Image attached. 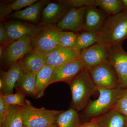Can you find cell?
<instances>
[{
    "label": "cell",
    "instance_id": "2e32d148",
    "mask_svg": "<svg viewBox=\"0 0 127 127\" xmlns=\"http://www.w3.org/2000/svg\"><path fill=\"white\" fill-rule=\"evenodd\" d=\"M79 52L71 48L58 46L47 54L46 65L58 66L71 60L79 58Z\"/></svg>",
    "mask_w": 127,
    "mask_h": 127
},
{
    "label": "cell",
    "instance_id": "6da1fadb",
    "mask_svg": "<svg viewBox=\"0 0 127 127\" xmlns=\"http://www.w3.org/2000/svg\"><path fill=\"white\" fill-rule=\"evenodd\" d=\"M98 33L99 42L109 46L123 43L127 39V9L108 16Z\"/></svg>",
    "mask_w": 127,
    "mask_h": 127
},
{
    "label": "cell",
    "instance_id": "e0dca14e",
    "mask_svg": "<svg viewBox=\"0 0 127 127\" xmlns=\"http://www.w3.org/2000/svg\"><path fill=\"white\" fill-rule=\"evenodd\" d=\"M94 119L97 127H126L127 124L125 116L113 108Z\"/></svg>",
    "mask_w": 127,
    "mask_h": 127
},
{
    "label": "cell",
    "instance_id": "7a4b0ae2",
    "mask_svg": "<svg viewBox=\"0 0 127 127\" xmlns=\"http://www.w3.org/2000/svg\"><path fill=\"white\" fill-rule=\"evenodd\" d=\"M68 84L71 93L73 108L78 112L82 111L86 108L90 97L97 91L88 70L84 68Z\"/></svg>",
    "mask_w": 127,
    "mask_h": 127
},
{
    "label": "cell",
    "instance_id": "d590c367",
    "mask_svg": "<svg viewBox=\"0 0 127 127\" xmlns=\"http://www.w3.org/2000/svg\"><path fill=\"white\" fill-rule=\"evenodd\" d=\"M126 127H127V126H126Z\"/></svg>",
    "mask_w": 127,
    "mask_h": 127
},
{
    "label": "cell",
    "instance_id": "ffe728a7",
    "mask_svg": "<svg viewBox=\"0 0 127 127\" xmlns=\"http://www.w3.org/2000/svg\"><path fill=\"white\" fill-rule=\"evenodd\" d=\"M56 67L46 65L37 73L35 97L40 98L44 95L46 89L50 84Z\"/></svg>",
    "mask_w": 127,
    "mask_h": 127
},
{
    "label": "cell",
    "instance_id": "8d00e7d4",
    "mask_svg": "<svg viewBox=\"0 0 127 127\" xmlns=\"http://www.w3.org/2000/svg\"></svg>",
    "mask_w": 127,
    "mask_h": 127
},
{
    "label": "cell",
    "instance_id": "d6a6232c",
    "mask_svg": "<svg viewBox=\"0 0 127 127\" xmlns=\"http://www.w3.org/2000/svg\"><path fill=\"white\" fill-rule=\"evenodd\" d=\"M79 127H97V126L94 118H92L91 121L80 125Z\"/></svg>",
    "mask_w": 127,
    "mask_h": 127
},
{
    "label": "cell",
    "instance_id": "f546056e",
    "mask_svg": "<svg viewBox=\"0 0 127 127\" xmlns=\"http://www.w3.org/2000/svg\"><path fill=\"white\" fill-rule=\"evenodd\" d=\"M72 7H86L95 6V0H68Z\"/></svg>",
    "mask_w": 127,
    "mask_h": 127
},
{
    "label": "cell",
    "instance_id": "30bf717a",
    "mask_svg": "<svg viewBox=\"0 0 127 127\" xmlns=\"http://www.w3.org/2000/svg\"><path fill=\"white\" fill-rule=\"evenodd\" d=\"M31 39L29 37L23 36L5 47L3 58L9 66L11 67L32 51Z\"/></svg>",
    "mask_w": 127,
    "mask_h": 127
},
{
    "label": "cell",
    "instance_id": "cb8c5ba5",
    "mask_svg": "<svg viewBox=\"0 0 127 127\" xmlns=\"http://www.w3.org/2000/svg\"><path fill=\"white\" fill-rule=\"evenodd\" d=\"M57 124L59 127H79L78 111L73 108L62 111L57 119Z\"/></svg>",
    "mask_w": 127,
    "mask_h": 127
},
{
    "label": "cell",
    "instance_id": "603a6c76",
    "mask_svg": "<svg viewBox=\"0 0 127 127\" xmlns=\"http://www.w3.org/2000/svg\"><path fill=\"white\" fill-rule=\"evenodd\" d=\"M37 73L22 72L17 85L24 93L32 96H35Z\"/></svg>",
    "mask_w": 127,
    "mask_h": 127
},
{
    "label": "cell",
    "instance_id": "3957f363",
    "mask_svg": "<svg viewBox=\"0 0 127 127\" xmlns=\"http://www.w3.org/2000/svg\"><path fill=\"white\" fill-rule=\"evenodd\" d=\"M23 126L25 127H55L57 120L63 111L36 108L26 99L22 107Z\"/></svg>",
    "mask_w": 127,
    "mask_h": 127
},
{
    "label": "cell",
    "instance_id": "9c48e42d",
    "mask_svg": "<svg viewBox=\"0 0 127 127\" xmlns=\"http://www.w3.org/2000/svg\"><path fill=\"white\" fill-rule=\"evenodd\" d=\"M85 68L84 62L79 58L65 63L55 68L50 84L58 82L68 83Z\"/></svg>",
    "mask_w": 127,
    "mask_h": 127
},
{
    "label": "cell",
    "instance_id": "5b68a950",
    "mask_svg": "<svg viewBox=\"0 0 127 127\" xmlns=\"http://www.w3.org/2000/svg\"><path fill=\"white\" fill-rule=\"evenodd\" d=\"M62 31L55 24L43 26L39 34L31 39L32 51L44 54L50 53L59 46V35Z\"/></svg>",
    "mask_w": 127,
    "mask_h": 127
},
{
    "label": "cell",
    "instance_id": "9a60e30c",
    "mask_svg": "<svg viewBox=\"0 0 127 127\" xmlns=\"http://www.w3.org/2000/svg\"><path fill=\"white\" fill-rule=\"evenodd\" d=\"M47 54L32 51L25 55L18 61L23 72L37 73L46 65Z\"/></svg>",
    "mask_w": 127,
    "mask_h": 127
},
{
    "label": "cell",
    "instance_id": "1f68e13d",
    "mask_svg": "<svg viewBox=\"0 0 127 127\" xmlns=\"http://www.w3.org/2000/svg\"><path fill=\"white\" fill-rule=\"evenodd\" d=\"M10 106V105L0 98V125L4 121Z\"/></svg>",
    "mask_w": 127,
    "mask_h": 127
},
{
    "label": "cell",
    "instance_id": "7402d4cb",
    "mask_svg": "<svg viewBox=\"0 0 127 127\" xmlns=\"http://www.w3.org/2000/svg\"><path fill=\"white\" fill-rule=\"evenodd\" d=\"M0 127H23L22 107L10 105Z\"/></svg>",
    "mask_w": 127,
    "mask_h": 127
},
{
    "label": "cell",
    "instance_id": "484cf974",
    "mask_svg": "<svg viewBox=\"0 0 127 127\" xmlns=\"http://www.w3.org/2000/svg\"><path fill=\"white\" fill-rule=\"evenodd\" d=\"M95 5L108 16L115 15L124 10L122 0H95Z\"/></svg>",
    "mask_w": 127,
    "mask_h": 127
},
{
    "label": "cell",
    "instance_id": "7c38bea8",
    "mask_svg": "<svg viewBox=\"0 0 127 127\" xmlns=\"http://www.w3.org/2000/svg\"><path fill=\"white\" fill-rule=\"evenodd\" d=\"M86 8L72 7L57 23V26L62 31L76 33L82 31Z\"/></svg>",
    "mask_w": 127,
    "mask_h": 127
},
{
    "label": "cell",
    "instance_id": "836d02e7",
    "mask_svg": "<svg viewBox=\"0 0 127 127\" xmlns=\"http://www.w3.org/2000/svg\"><path fill=\"white\" fill-rule=\"evenodd\" d=\"M5 46H0V59L3 58L5 48Z\"/></svg>",
    "mask_w": 127,
    "mask_h": 127
},
{
    "label": "cell",
    "instance_id": "4fadbf2b",
    "mask_svg": "<svg viewBox=\"0 0 127 127\" xmlns=\"http://www.w3.org/2000/svg\"><path fill=\"white\" fill-rule=\"evenodd\" d=\"M72 7L68 0L50 2L42 9L41 25L58 23Z\"/></svg>",
    "mask_w": 127,
    "mask_h": 127
},
{
    "label": "cell",
    "instance_id": "83f0119b",
    "mask_svg": "<svg viewBox=\"0 0 127 127\" xmlns=\"http://www.w3.org/2000/svg\"><path fill=\"white\" fill-rule=\"evenodd\" d=\"M77 35V33L73 32L62 31L59 35V46L72 49Z\"/></svg>",
    "mask_w": 127,
    "mask_h": 127
},
{
    "label": "cell",
    "instance_id": "4dcf8cb0",
    "mask_svg": "<svg viewBox=\"0 0 127 127\" xmlns=\"http://www.w3.org/2000/svg\"><path fill=\"white\" fill-rule=\"evenodd\" d=\"M0 46H6L9 45L8 36L4 25L2 23L0 24Z\"/></svg>",
    "mask_w": 127,
    "mask_h": 127
},
{
    "label": "cell",
    "instance_id": "ba28073f",
    "mask_svg": "<svg viewBox=\"0 0 127 127\" xmlns=\"http://www.w3.org/2000/svg\"><path fill=\"white\" fill-rule=\"evenodd\" d=\"M8 36L9 44L23 36L32 39L39 34L43 26L23 23L19 21H9L4 23Z\"/></svg>",
    "mask_w": 127,
    "mask_h": 127
},
{
    "label": "cell",
    "instance_id": "52a82bcc",
    "mask_svg": "<svg viewBox=\"0 0 127 127\" xmlns=\"http://www.w3.org/2000/svg\"><path fill=\"white\" fill-rule=\"evenodd\" d=\"M123 43L109 46L107 60L116 70L119 87L125 89L127 88V52L123 48Z\"/></svg>",
    "mask_w": 127,
    "mask_h": 127
},
{
    "label": "cell",
    "instance_id": "5bb4252c",
    "mask_svg": "<svg viewBox=\"0 0 127 127\" xmlns=\"http://www.w3.org/2000/svg\"><path fill=\"white\" fill-rule=\"evenodd\" d=\"M108 15L95 6L86 7L83 31L98 33Z\"/></svg>",
    "mask_w": 127,
    "mask_h": 127
},
{
    "label": "cell",
    "instance_id": "8992f818",
    "mask_svg": "<svg viewBox=\"0 0 127 127\" xmlns=\"http://www.w3.org/2000/svg\"><path fill=\"white\" fill-rule=\"evenodd\" d=\"M87 69L97 88L113 89L119 87L116 70L107 60Z\"/></svg>",
    "mask_w": 127,
    "mask_h": 127
},
{
    "label": "cell",
    "instance_id": "d4e9b609",
    "mask_svg": "<svg viewBox=\"0 0 127 127\" xmlns=\"http://www.w3.org/2000/svg\"><path fill=\"white\" fill-rule=\"evenodd\" d=\"M37 0H16L10 4L0 5V17L2 19L6 17L13 11L20 10L24 7H28L37 2Z\"/></svg>",
    "mask_w": 127,
    "mask_h": 127
},
{
    "label": "cell",
    "instance_id": "f1b7e54d",
    "mask_svg": "<svg viewBox=\"0 0 127 127\" xmlns=\"http://www.w3.org/2000/svg\"><path fill=\"white\" fill-rule=\"evenodd\" d=\"M113 108L122 114L127 120V88L124 90Z\"/></svg>",
    "mask_w": 127,
    "mask_h": 127
},
{
    "label": "cell",
    "instance_id": "d6986e66",
    "mask_svg": "<svg viewBox=\"0 0 127 127\" xmlns=\"http://www.w3.org/2000/svg\"><path fill=\"white\" fill-rule=\"evenodd\" d=\"M48 2L46 0L37 1L25 9L14 12L9 17L14 19L36 22L38 20L42 9Z\"/></svg>",
    "mask_w": 127,
    "mask_h": 127
},
{
    "label": "cell",
    "instance_id": "44dd1931",
    "mask_svg": "<svg viewBox=\"0 0 127 127\" xmlns=\"http://www.w3.org/2000/svg\"><path fill=\"white\" fill-rule=\"evenodd\" d=\"M99 42L98 33L82 31L78 34L72 49L77 52H80Z\"/></svg>",
    "mask_w": 127,
    "mask_h": 127
},
{
    "label": "cell",
    "instance_id": "8fae6325",
    "mask_svg": "<svg viewBox=\"0 0 127 127\" xmlns=\"http://www.w3.org/2000/svg\"><path fill=\"white\" fill-rule=\"evenodd\" d=\"M109 46L98 42L79 52V58L84 62L85 68H92L107 59Z\"/></svg>",
    "mask_w": 127,
    "mask_h": 127
},
{
    "label": "cell",
    "instance_id": "277c9868",
    "mask_svg": "<svg viewBox=\"0 0 127 127\" xmlns=\"http://www.w3.org/2000/svg\"><path fill=\"white\" fill-rule=\"evenodd\" d=\"M124 90L119 87L113 89L97 88L99 96L88 103L84 111L85 118H95L112 109Z\"/></svg>",
    "mask_w": 127,
    "mask_h": 127
},
{
    "label": "cell",
    "instance_id": "4316f807",
    "mask_svg": "<svg viewBox=\"0 0 127 127\" xmlns=\"http://www.w3.org/2000/svg\"><path fill=\"white\" fill-rule=\"evenodd\" d=\"M25 94L21 92L7 95H4L1 92L0 95V98L9 105L21 107L25 104Z\"/></svg>",
    "mask_w": 127,
    "mask_h": 127
},
{
    "label": "cell",
    "instance_id": "ac0fdd59",
    "mask_svg": "<svg viewBox=\"0 0 127 127\" xmlns=\"http://www.w3.org/2000/svg\"><path fill=\"white\" fill-rule=\"evenodd\" d=\"M22 72L19 62L11 67L7 71H1L0 80L3 83L2 91L3 94L7 95L13 94L14 87Z\"/></svg>",
    "mask_w": 127,
    "mask_h": 127
},
{
    "label": "cell",
    "instance_id": "e575fe53",
    "mask_svg": "<svg viewBox=\"0 0 127 127\" xmlns=\"http://www.w3.org/2000/svg\"><path fill=\"white\" fill-rule=\"evenodd\" d=\"M124 10L127 9V0H122Z\"/></svg>",
    "mask_w": 127,
    "mask_h": 127
}]
</instances>
